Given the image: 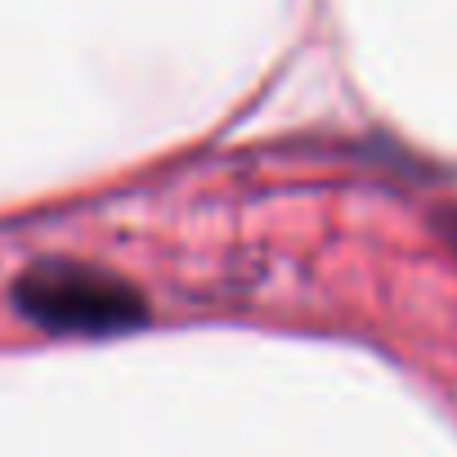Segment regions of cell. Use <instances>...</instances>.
Returning <instances> with one entry per match:
<instances>
[{
  "label": "cell",
  "instance_id": "obj_1",
  "mask_svg": "<svg viewBox=\"0 0 457 457\" xmlns=\"http://www.w3.org/2000/svg\"><path fill=\"white\" fill-rule=\"evenodd\" d=\"M14 305L28 323L63 337H112L148 319L144 296L126 278L77 261H46L19 274Z\"/></svg>",
  "mask_w": 457,
  "mask_h": 457
},
{
  "label": "cell",
  "instance_id": "obj_2",
  "mask_svg": "<svg viewBox=\"0 0 457 457\" xmlns=\"http://www.w3.org/2000/svg\"><path fill=\"white\" fill-rule=\"evenodd\" d=\"M444 238L453 243V252H457V211L453 215H444Z\"/></svg>",
  "mask_w": 457,
  "mask_h": 457
}]
</instances>
